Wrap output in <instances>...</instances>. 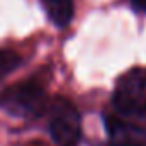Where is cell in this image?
Returning a JSON list of instances; mask_svg holds the SVG:
<instances>
[{
	"instance_id": "cell-8",
	"label": "cell",
	"mask_w": 146,
	"mask_h": 146,
	"mask_svg": "<svg viewBox=\"0 0 146 146\" xmlns=\"http://www.w3.org/2000/svg\"><path fill=\"white\" fill-rule=\"evenodd\" d=\"M129 2H131V5H133L136 10L146 14V0H129Z\"/></svg>"
},
{
	"instance_id": "cell-6",
	"label": "cell",
	"mask_w": 146,
	"mask_h": 146,
	"mask_svg": "<svg viewBox=\"0 0 146 146\" xmlns=\"http://www.w3.org/2000/svg\"><path fill=\"white\" fill-rule=\"evenodd\" d=\"M22 65V58L12 49H0V76H5Z\"/></svg>"
},
{
	"instance_id": "cell-7",
	"label": "cell",
	"mask_w": 146,
	"mask_h": 146,
	"mask_svg": "<svg viewBox=\"0 0 146 146\" xmlns=\"http://www.w3.org/2000/svg\"><path fill=\"white\" fill-rule=\"evenodd\" d=\"M126 76L133 82V83H136L139 88H143L146 92V68H136V70H131V72L126 73Z\"/></svg>"
},
{
	"instance_id": "cell-1",
	"label": "cell",
	"mask_w": 146,
	"mask_h": 146,
	"mask_svg": "<svg viewBox=\"0 0 146 146\" xmlns=\"http://www.w3.org/2000/svg\"><path fill=\"white\" fill-rule=\"evenodd\" d=\"M0 107L10 115L37 117L46 109V90L36 78H27L2 92Z\"/></svg>"
},
{
	"instance_id": "cell-4",
	"label": "cell",
	"mask_w": 146,
	"mask_h": 146,
	"mask_svg": "<svg viewBox=\"0 0 146 146\" xmlns=\"http://www.w3.org/2000/svg\"><path fill=\"white\" fill-rule=\"evenodd\" d=\"M104 122L109 134V146H146L138 127L126 124L122 119L114 115H104Z\"/></svg>"
},
{
	"instance_id": "cell-3",
	"label": "cell",
	"mask_w": 146,
	"mask_h": 146,
	"mask_svg": "<svg viewBox=\"0 0 146 146\" xmlns=\"http://www.w3.org/2000/svg\"><path fill=\"white\" fill-rule=\"evenodd\" d=\"M112 106L126 117H146V92L124 75L112 94Z\"/></svg>"
},
{
	"instance_id": "cell-2",
	"label": "cell",
	"mask_w": 146,
	"mask_h": 146,
	"mask_svg": "<svg viewBox=\"0 0 146 146\" xmlns=\"http://www.w3.org/2000/svg\"><path fill=\"white\" fill-rule=\"evenodd\" d=\"M48 131L58 146H76L82 138V117L66 97L56 95L49 104Z\"/></svg>"
},
{
	"instance_id": "cell-5",
	"label": "cell",
	"mask_w": 146,
	"mask_h": 146,
	"mask_svg": "<svg viewBox=\"0 0 146 146\" xmlns=\"http://www.w3.org/2000/svg\"><path fill=\"white\" fill-rule=\"evenodd\" d=\"M48 19L60 29L66 27L75 15L73 0H39Z\"/></svg>"
}]
</instances>
